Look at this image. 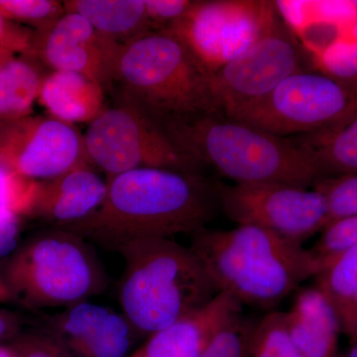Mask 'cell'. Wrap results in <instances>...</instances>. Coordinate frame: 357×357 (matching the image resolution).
Returning a JSON list of instances; mask_svg holds the SVG:
<instances>
[{
	"instance_id": "cell-33",
	"label": "cell",
	"mask_w": 357,
	"mask_h": 357,
	"mask_svg": "<svg viewBox=\"0 0 357 357\" xmlns=\"http://www.w3.org/2000/svg\"><path fill=\"white\" fill-rule=\"evenodd\" d=\"M20 215L13 211L0 210V257L10 255L17 245Z\"/></svg>"
},
{
	"instance_id": "cell-30",
	"label": "cell",
	"mask_w": 357,
	"mask_h": 357,
	"mask_svg": "<svg viewBox=\"0 0 357 357\" xmlns=\"http://www.w3.org/2000/svg\"><path fill=\"white\" fill-rule=\"evenodd\" d=\"M192 0H144L148 20L153 31H165L194 6Z\"/></svg>"
},
{
	"instance_id": "cell-23",
	"label": "cell",
	"mask_w": 357,
	"mask_h": 357,
	"mask_svg": "<svg viewBox=\"0 0 357 357\" xmlns=\"http://www.w3.org/2000/svg\"><path fill=\"white\" fill-rule=\"evenodd\" d=\"M314 59L319 72L357 89V23Z\"/></svg>"
},
{
	"instance_id": "cell-28",
	"label": "cell",
	"mask_w": 357,
	"mask_h": 357,
	"mask_svg": "<svg viewBox=\"0 0 357 357\" xmlns=\"http://www.w3.org/2000/svg\"><path fill=\"white\" fill-rule=\"evenodd\" d=\"M256 323L238 314L213 337L199 357H249Z\"/></svg>"
},
{
	"instance_id": "cell-24",
	"label": "cell",
	"mask_w": 357,
	"mask_h": 357,
	"mask_svg": "<svg viewBox=\"0 0 357 357\" xmlns=\"http://www.w3.org/2000/svg\"><path fill=\"white\" fill-rule=\"evenodd\" d=\"M0 13L33 31L48 28L66 13L58 0H0Z\"/></svg>"
},
{
	"instance_id": "cell-26",
	"label": "cell",
	"mask_w": 357,
	"mask_h": 357,
	"mask_svg": "<svg viewBox=\"0 0 357 357\" xmlns=\"http://www.w3.org/2000/svg\"><path fill=\"white\" fill-rule=\"evenodd\" d=\"M356 245L357 215H354L328 223L310 251L318 261L321 272L342 253Z\"/></svg>"
},
{
	"instance_id": "cell-20",
	"label": "cell",
	"mask_w": 357,
	"mask_h": 357,
	"mask_svg": "<svg viewBox=\"0 0 357 357\" xmlns=\"http://www.w3.org/2000/svg\"><path fill=\"white\" fill-rule=\"evenodd\" d=\"M48 72L30 54L13 55L0 63V122L33 114Z\"/></svg>"
},
{
	"instance_id": "cell-16",
	"label": "cell",
	"mask_w": 357,
	"mask_h": 357,
	"mask_svg": "<svg viewBox=\"0 0 357 357\" xmlns=\"http://www.w3.org/2000/svg\"><path fill=\"white\" fill-rule=\"evenodd\" d=\"M107 180L95 167H77L69 172L39 182L31 215L55 223L58 227L79 222L95 213L105 201Z\"/></svg>"
},
{
	"instance_id": "cell-6",
	"label": "cell",
	"mask_w": 357,
	"mask_h": 357,
	"mask_svg": "<svg viewBox=\"0 0 357 357\" xmlns=\"http://www.w3.org/2000/svg\"><path fill=\"white\" fill-rule=\"evenodd\" d=\"M7 288L32 307H69L102 294L109 277L89 241L70 230H48L13 255Z\"/></svg>"
},
{
	"instance_id": "cell-22",
	"label": "cell",
	"mask_w": 357,
	"mask_h": 357,
	"mask_svg": "<svg viewBox=\"0 0 357 357\" xmlns=\"http://www.w3.org/2000/svg\"><path fill=\"white\" fill-rule=\"evenodd\" d=\"M249 357H303L291 337L286 312H269L256 323Z\"/></svg>"
},
{
	"instance_id": "cell-11",
	"label": "cell",
	"mask_w": 357,
	"mask_h": 357,
	"mask_svg": "<svg viewBox=\"0 0 357 357\" xmlns=\"http://www.w3.org/2000/svg\"><path fill=\"white\" fill-rule=\"evenodd\" d=\"M220 210L237 225H255L302 244L328 225V206L317 190L282 184L218 185Z\"/></svg>"
},
{
	"instance_id": "cell-4",
	"label": "cell",
	"mask_w": 357,
	"mask_h": 357,
	"mask_svg": "<svg viewBox=\"0 0 357 357\" xmlns=\"http://www.w3.org/2000/svg\"><path fill=\"white\" fill-rule=\"evenodd\" d=\"M117 252L124 260L119 302L142 335L173 325L220 293L192 249L173 239H138Z\"/></svg>"
},
{
	"instance_id": "cell-37",
	"label": "cell",
	"mask_w": 357,
	"mask_h": 357,
	"mask_svg": "<svg viewBox=\"0 0 357 357\" xmlns=\"http://www.w3.org/2000/svg\"><path fill=\"white\" fill-rule=\"evenodd\" d=\"M340 357H357V337L356 340H351V347H349V351H347V354H345L344 356Z\"/></svg>"
},
{
	"instance_id": "cell-36",
	"label": "cell",
	"mask_w": 357,
	"mask_h": 357,
	"mask_svg": "<svg viewBox=\"0 0 357 357\" xmlns=\"http://www.w3.org/2000/svg\"><path fill=\"white\" fill-rule=\"evenodd\" d=\"M11 298H13V295L7 288L6 282L3 281V279L0 278V303L6 302Z\"/></svg>"
},
{
	"instance_id": "cell-5",
	"label": "cell",
	"mask_w": 357,
	"mask_h": 357,
	"mask_svg": "<svg viewBox=\"0 0 357 357\" xmlns=\"http://www.w3.org/2000/svg\"><path fill=\"white\" fill-rule=\"evenodd\" d=\"M114 86L116 95L163 124L218 110L211 75L169 31H151L123 47Z\"/></svg>"
},
{
	"instance_id": "cell-15",
	"label": "cell",
	"mask_w": 357,
	"mask_h": 357,
	"mask_svg": "<svg viewBox=\"0 0 357 357\" xmlns=\"http://www.w3.org/2000/svg\"><path fill=\"white\" fill-rule=\"evenodd\" d=\"M243 314V304L220 292L206 306L152 333L128 357H199L211 340L231 319Z\"/></svg>"
},
{
	"instance_id": "cell-29",
	"label": "cell",
	"mask_w": 357,
	"mask_h": 357,
	"mask_svg": "<svg viewBox=\"0 0 357 357\" xmlns=\"http://www.w3.org/2000/svg\"><path fill=\"white\" fill-rule=\"evenodd\" d=\"M314 189L326 199L328 223L357 215V174L321 178Z\"/></svg>"
},
{
	"instance_id": "cell-21",
	"label": "cell",
	"mask_w": 357,
	"mask_h": 357,
	"mask_svg": "<svg viewBox=\"0 0 357 357\" xmlns=\"http://www.w3.org/2000/svg\"><path fill=\"white\" fill-rule=\"evenodd\" d=\"M298 141L310 152L323 178L357 174V115L337 128Z\"/></svg>"
},
{
	"instance_id": "cell-39",
	"label": "cell",
	"mask_w": 357,
	"mask_h": 357,
	"mask_svg": "<svg viewBox=\"0 0 357 357\" xmlns=\"http://www.w3.org/2000/svg\"><path fill=\"white\" fill-rule=\"evenodd\" d=\"M13 55H15V54L10 53V52L0 51V63L3 62L6 59L10 58Z\"/></svg>"
},
{
	"instance_id": "cell-25",
	"label": "cell",
	"mask_w": 357,
	"mask_h": 357,
	"mask_svg": "<svg viewBox=\"0 0 357 357\" xmlns=\"http://www.w3.org/2000/svg\"><path fill=\"white\" fill-rule=\"evenodd\" d=\"M317 287L333 305L357 291V245L342 253L317 275Z\"/></svg>"
},
{
	"instance_id": "cell-17",
	"label": "cell",
	"mask_w": 357,
	"mask_h": 357,
	"mask_svg": "<svg viewBox=\"0 0 357 357\" xmlns=\"http://www.w3.org/2000/svg\"><path fill=\"white\" fill-rule=\"evenodd\" d=\"M289 331L303 357H338L340 330L337 310L317 286L303 289L290 312Z\"/></svg>"
},
{
	"instance_id": "cell-14",
	"label": "cell",
	"mask_w": 357,
	"mask_h": 357,
	"mask_svg": "<svg viewBox=\"0 0 357 357\" xmlns=\"http://www.w3.org/2000/svg\"><path fill=\"white\" fill-rule=\"evenodd\" d=\"M47 325L77 357H128L137 333L123 314L89 301L66 307Z\"/></svg>"
},
{
	"instance_id": "cell-34",
	"label": "cell",
	"mask_w": 357,
	"mask_h": 357,
	"mask_svg": "<svg viewBox=\"0 0 357 357\" xmlns=\"http://www.w3.org/2000/svg\"><path fill=\"white\" fill-rule=\"evenodd\" d=\"M340 319V330L354 340L357 337V291L347 299L333 305Z\"/></svg>"
},
{
	"instance_id": "cell-8",
	"label": "cell",
	"mask_w": 357,
	"mask_h": 357,
	"mask_svg": "<svg viewBox=\"0 0 357 357\" xmlns=\"http://www.w3.org/2000/svg\"><path fill=\"white\" fill-rule=\"evenodd\" d=\"M357 115V89L319 72L296 73L257 102L230 119L279 136L310 135Z\"/></svg>"
},
{
	"instance_id": "cell-12",
	"label": "cell",
	"mask_w": 357,
	"mask_h": 357,
	"mask_svg": "<svg viewBox=\"0 0 357 357\" xmlns=\"http://www.w3.org/2000/svg\"><path fill=\"white\" fill-rule=\"evenodd\" d=\"M0 160L36 182L91 165L84 134L76 126L48 114L0 122Z\"/></svg>"
},
{
	"instance_id": "cell-38",
	"label": "cell",
	"mask_w": 357,
	"mask_h": 357,
	"mask_svg": "<svg viewBox=\"0 0 357 357\" xmlns=\"http://www.w3.org/2000/svg\"><path fill=\"white\" fill-rule=\"evenodd\" d=\"M0 357H20V354L6 349V347H0Z\"/></svg>"
},
{
	"instance_id": "cell-10",
	"label": "cell",
	"mask_w": 357,
	"mask_h": 357,
	"mask_svg": "<svg viewBox=\"0 0 357 357\" xmlns=\"http://www.w3.org/2000/svg\"><path fill=\"white\" fill-rule=\"evenodd\" d=\"M275 1L204 0L168 30L213 76L252 46L269 22Z\"/></svg>"
},
{
	"instance_id": "cell-18",
	"label": "cell",
	"mask_w": 357,
	"mask_h": 357,
	"mask_svg": "<svg viewBox=\"0 0 357 357\" xmlns=\"http://www.w3.org/2000/svg\"><path fill=\"white\" fill-rule=\"evenodd\" d=\"M105 89L91 77L69 70H49L38 102L47 114L66 123H91L107 107Z\"/></svg>"
},
{
	"instance_id": "cell-31",
	"label": "cell",
	"mask_w": 357,
	"mask_h": 357,
	"mask_svg": "<svg viewBox=\"0 0 357 357\" xmlns=\"http://www.w3.org/2000/svg\"><path fill=\"white\" fill-rule=\"evenodd\" d=\"M33 34L34 31L30 28L7 20L0 13V51L10 52L15 55L29 54Z\"/></svg>"
},
{
	"instance_id": "cell-13",
	"label": "cell",
	"mask_w": 357,
	"mask_h": 357,
	"mask_svg": "<svg viewBox=\"0 0 357 357\" xmlns=\"http://www.w3.org/2000/svg\"><path fill=\"white\" fill-rule=\"evenodd\" d=\"M122 49L83 16L66 13L48 28L34 31L29 54L48 70L83 74L107 91L114 86Z\"/></svg>"
},
{
	"instance_id": "cell-40",
	"label": "cell",
	"mask_w": 357,
	"mask_h": 357,
	"mask_svg": "<svg viewBox=\"0 0 357 357\" xmlns=\"http://www.w3.org/2000/svg\"><path fill=\"white\" fill-rule=\"evenodd\" d=\"M354 6H356V7L357 8V1H354Z\"/></svg>"
},
{
	"instance_id": "cell-19",
	"label": "cell",
	"mask_w": 357,
	"mask_h": 357,
	"mask_svg": "<svg viewBox=\"0 0 357 357\" xmlns=\"http://www.w3.org/2000/svg\"><path fill=\"white\" fill-rule=\"evenodd\" d=\"M66 13L83 16L98 31L126 46L153 31L144 0H65Z\"/></svg>"
},
{
	"instance_id": "cell-35",
	"label": "cell",
	"mask_w": 357,
	"mask_h": 357,
	"mask_svg": "<svg viewBox=\"0 0 357 357\" xmlns=\"http://www.w3.org/2000/svg\"><path fill=\"white\" fill-rule=\"evenodd\" d=\"M14 323L11 321V319L6 314L0 312V337H4V335H8L9 333L13 330V326Z\"/></svg>"
},
{
	"instance_id": "cell-2",
	"label": "cell",
	"mask_w": 357,
	"mask_h": 357,
	"mask_svg": "<svg viewBox=\"0 0 357 357\" xmlns=\"http://www.w3.org/2000/svg\"><path fill=\"white\" fill-rule=\"evenodd\" d=\"M162 126L199 166L213 167L234 184H282L307 189L323 178L299 141L272 135L218 110L171 119Z\"/></svg>"
},
{
	"instance_id": "cell-3",
	"label": "cell",
	"mask_w": 357,
	"mask_h": 357,
	"mask_svg": "<svg viewBox=\"0 0 357 357\" xmlns=\"http://www.w3.org/2000/svg\"><path fill=\"white\" fill-rule=\"evenodd\" d=\"M190 248L220 292L264 309L321 272L314 256L302 244L255 225L229 230L204 227L192 234Z\"/></svg>"
},
{
	"instance_id": "cell-32",
	"label": "cell",
	"mask_w": 357,
	"mask_h": 357,
	"mask_svg": "<svg viewBox=\"0 0 357 357\" xmlns=\"http://www.w3.org/2000/svg\"><path fill=\"white\" fill-rule=\"evenodd\" d=\"M20 357H77L48 332L32 335L21 344Z\"/></svg>"
},
{
	"instance_id": "cell-1",
	"label": "cell",
	"mask_w": 357,
	"mask_h": 357,
	"mask_svg": "<svg viewBox=\"0 0 357 357\" xmlns=\"http://www.w3.org/2000/svg\"><path fill=\"white\" fill-rule=\"evenodd\" d=\"M107 182L102 206L61 229L109 250L138 239L192 234L206 227L220 210L218 185L199 172L141 168Z\"/></svg>"
},
{
	"instance_id": "cell-27",
	"label": "cell",
	"mask_w": 357,
	"mask_h": 357,
	"mask_svg": "<svg viewBox=\"0 0 357 357\" xmlns=\"http://www.w3.org/2000/svg\"><path fill=\"white\" fill-rule=\"evenodd\" d=\"M38 189L39 182L22 177L0 160V210L31 215Z\"/></svg>"
},
{
	"instance_id": "cell-7",
	"label": "cell",
	"mask_w": 357,
	"mask_h": 357,
	"mask_svg": "<svg viewBox=\"0 0 357 357\" xmlns=\"http://www.w3.org/2000/svg\"><path fill=\"white\" fill-rule=\"evenodd\" d=\"M84 139L89 163L107 178L141 168L199 172L201 167L161 124L116 93L114 103L89 124Z\"/></svg>"
},
{
	"instance_id": "cell-9",
	"label": "cell",
	"mask_w": 357,
	"mask_h": 357,
	"mask_svg": "<svg viewBox=\"0 0 357 357\" xmlns=\"http://www.w3.org/2000/svg\"><path fill=\"white\" fill-rule=\"evenodd\" d=\"M305 50L276 7L250 48L211 76L218 112L227 117L269 95L287 77L307 68Z\"/></svg>"
}]
</instances>
